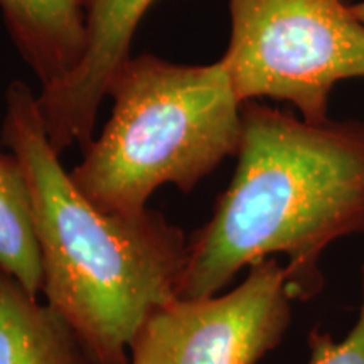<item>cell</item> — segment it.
<instances>
[{"label": "cell", "mask_w": 364, "mask_h": 364, "mask_svg": "<svg viewBox=\"0 0 364 364\" xmlns=\"http://www.w3.org/2000/svg\"><path fill=\"white\" fill-rule=\"evenodd\" d=\"M236 169L189 240L179 297H213L245 267L287 257L295 300L324 289L322 255L364 233V120L307 122L243 103Z\"/></svg>", "instance_id": "1"}, {"label": "cell", "mask_w": 364, "mask_h": 364, "mask_svg": "<svg viewBox=\"0 0 364 364\" xmlns=\"http://www.w3.org/2000/svg\"><path fill=\"white\" fill-rule=\"evenodd\" d=\"M0 140L29 181L48 304L91 364H130V344L147 317L179 297L189 241L152 209L122 215L95 206L63 169L38 95L22 81L6 91Z\"/></svg>", "instance_id": "2"}, {"label": "cell", "mask_w": 364, "mask_h": 364, "mask_svg": "<svg viewBox=\"0 0 364 364\" xmlns=\"http://www.w3.org/2000/svg\"><path fill=\"white\" fill-rule=\"evenodd\" d=\"M112 115L86 145L73 182L95 206L134 215L164 184L189 193L236 156L243 102L225 65H176L129 58L113 76Z\"/></svg>", "instance_id": "3"}, {"label": "cell", "mask_w": 364, "mask_h": 364, "mask_svg": "<svg viewBox=\"0 0 364 364\" xmlns=\"http://www.w3.org/2000/svg\"><path fill=\"white\" fill-rule=\"evenodd\" d=\"M221 63L243 103L287 102L307 122L329 118L332 90L364 78V24L346 0H228Z\"/></svg>", "instance_id": "4"}, {"label": "cell", "mask_w": 364, "mask_h": 364, "mask_svg": "<svg viewBox=\"0 0 364 364\" xmlns=\"http://www.w3.org/2000/svg\"><path fill=\"white\" fill-rule=\"evenodd\" d=\"M294 300L285 267L267 258L231 292L156 309L132 341L130 364H257L284 339Z\"/></svg>", "instance_id": "5"}, {"label": "cell", "mask_w": 364, "mask_h": 364, "mask_svg": "<svg viewBox=\"0 0 364 364\" xmlns=\"http://www.w3.org/2000/svg\"><path fill=\"white\" fill-rule=\"evenodd\" d=\"M156 0H83L86 44L68 75L41 86L38 105L53 149L61 156L71 145L86 147L108 88L130 58L140 21Z\"/></svg>", "instance_id": "6"}, {"label": "cell", "mask_w": 364, "mask_h": 364, "mask_svg": "<svg viewBox=\"0 0 364 364\" xmlns=\"http://www.w3.org/2000/svg\"><path fill=\"white\" fill-rule=\"evenodd\" d=\"M4 22L46 86L68 75L85 53L83 0H0Z\"/></svg>", "instance_id": "7"}, {"label": "cell", "mask_w": 364, "mask_h": 364, "mask_svg": "<svg viewBox=\"0 0 364 364\" xmlns=\"http://www.w3.org/2000/svg\"><path fill=\"white\" fill-rule=\"evenodd\" d=\"M0 364H91L71 326L0 270Z\"/></svg>", "instance_id": "8"}, {"label": "cell", "mask_w": 364, "mask_h": 364, "mask_svg": "<svg viewBox=\"0 0 364 364\" xmlns=\"http://www.w3.org/2000/svg\"><path fill=\"white\" fill-rule=\"evenodd\" d=\"M0 270L34 297L43 292V260L29 181L19 159L0 152Z\"/></svg>", "instance_id": "9"}, {"label": "cell", "mask_w": 364, "mask_h": 364, "mask_svg": "<svg viewBox=\"0 0 364 364\" xmlns=\"http://www.w3.org/2000/svg\"><path fill=\"white\" fill-rule=\"evenodd\" d=\"M361 306L353 329L344 339L336 341L329 332L314 329L307 344L309 364H364V265L361 270Z\"/></svg>", "instance_id": "10"}, {"label": "cell", "mask_w": 364, "mask_h": 364, "mask_svg": "<svg viewBox=\"0 0 364 364\" xmlns=\"http://www.w3.org/2000/svg\"><path fill=\"white\" fill-rule=\"evenodd\" d=\"M351 9H353V12H354V16L358 17L359 21L363 22L364 24V0L363 2H356V4H351Z\"/></svg>", "instance_id": "11"}, {"label": "cell", "mask_w": 364, "mask_h": 364, "mask_svg": "<svg viewBox=\"0 0 364 364\" xmlns=\"http://www.w3.org/2000/svg\"><path fill=\"white\" fill-rule=\"evenodd\" d=\"M346 2H349V0H346Z\"/></svg>", "instance_id": "12"}]
</instances>
